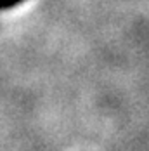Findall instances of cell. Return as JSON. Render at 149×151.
Segmentation results:
<instances>
[{"label": "cell", "mask_w": 149, "mask_h": 151, "mask_svg": "<svg viewBox=\"0 0 149 151\" xmlns=\"http://www.w3.org/2000/svg\"><path fill=\"white\" fill-rule=\"evenodd\" d=\"M16 0H0V5H9V4H14Z\"/></svg>", "instance_id": "1"}]
</instances>
